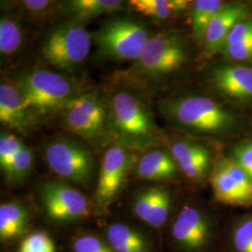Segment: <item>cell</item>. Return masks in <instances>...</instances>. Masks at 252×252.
Here are the masks:
<instances>
[{"label": "cell", "instance_id": "7c38bea8", "mask_svg": "<svg viewBox=\"0 0 252 252\" xmlns=\"http://www.w3.org/2000/svg\"><path fill=\"white\" fill-rule=\"evenodd\" d=\"M171 234L182 251L201 252L211 238L210 222L198 208L184 206L172 225Z\"/></svg>", "mask_w": 252, "mask_h": 252}, {"label": "cell", "instance_id": "d6986e66", "mask_svg": "<svg viewBox=\"0 0 252 252\" xmlns=\"http://www.w3.org/2000/svg\"><path fill=\"white\" fill-rule=\"evenodd\" d=\"M29 227V213L17 202L4 203L0 206V238L10 241L27 233Z\"/></svg>", "mask_w": 252, "mask_h": 252}, {"label": "cell", "instance_id": "5b68a950", "mask_svg": "<svg viewBox=\"0 0 252 252\" xmlns=\"http://www.w3.org/2000/svg\"><path fill=\"white\" fill-rule=\"evenodd\" d=\"M151 36L147 27L137 20L117 17L104 23L94 34V39L101 56L136 61Z\"/></svg>", "mask_w": 252, "mask_h": 252}, {"label": "cell", "instance_id": "277c9868", "mask_svg": "<svg viewBox=\"0 0 252 252\" xmlns=\"http://www.w3.org/2000/svg\"><path fill=\"white\" fill-rule=\"evenodd\" d=\"M92 36L78 20H70L54 27L43 39L41 54L54 67L74 70L90 53Z\"/></svg>", "mask_w": 252, "mask_h": 252}, {"label": "cell", "instance_id": "f546056e", "mask_svg": "<svg viewBox=\"0 0 252 252\" xmlns=\"http://www.w3.org/2000/svg\"><path fill=\"white\" fill-rule=\"evenodd\" d=\"M232 159L252 180V141L237 145L232 152Z\"/></svg>", "mask_w": 252, "mask_h": 252}, {"label": "cell", "instance_id": "cb8c5ba5", "mask_svg": "<svg viewBox=\"0 0 252 252\" xmlns=\"http://www.w3.org/2000/svg\"><path fill=\"white\" fill-rule=\"evenodd\" d=\"M23 43V31L18 22L9 15L0 19V53L9 56L15 54Z\"/></svg>", "mask_w": 252, "mask_h": 252}, {"label": "cell", "instance_id": "4dcf8cb0", "mask_svg": "<svg viewBox=\"0 0 252 252\" xmlns=\"http://www.w3.org/2000/svg\"><path fill=\"white\" fill-rule=\"evenodd\" d=\"M221 51L230 59L236 61H251L252 60V38L242 43L225 45Z\"/></svg>", "mask_w": 252, "mask_h": 252}, {"label": "cell", "instance_id": "2e32d148", "mask_svg": "<svg viewBox=\"0 0 252 252\" xmlns=\"http://www.w3.org/2000/svg\"><path fill=\"white\" fill-rule=\"evenodd\" d=\"M210 79L223 94L234 99L252 100V68L241 65H220L214 68Z\"/></svg>", "mask_w": 252, "mask_h": 252}, {"label": "cell", "instance_id": "484cf974", "mask_svg": "<svg viewBox=\"0 0 252 252\" xmlns=\"http://www.w3.org/2000/svg\"><path fill=\"white\" fill-rule=\"evenodd\" d=\"M234 252H252V216L242 217L234 224L231 234Z\"/></svg>", "mask_w": 252, "mask_h": 252}, {"label": "cell", "instance_id": "d4e9b609", "mask_svg": "<svg viewBox=\"0 0 252 252\" xmlns=\"http://www.w3.org/2000/svg\"><path fill=\"white\" fill-rule=\"evenodd\" d=\"M33 163L34 153L32 149L25 144L4 174L9 182L18 183L27 178L32 169Z\"/></svg>", "mask_w": 252, "mask_h": 252}, {"label": "cell", "instance_id": "6da1fadb", "mask_svg": "<svg viewBox=\"0 0 252 252\" xmlns=\"http://www.w3.org/2000/svg\"><path fill=\"white\" fill-rule=\"evenodd\" d=\"M160 110L172 125L194 134L221 135L237 125L231 111L203 95L189 94L162 100Z\"/></svg>", "mask_w": 252, "mask_h": 252}, {"label": "cell", "instance_id": "603a6c76", "mask_svg": "<svg viewBox=\"0 0 252 252\" xmlns=\"http://www.w3.org/2000/svg\"><path fill=\"white\" fill-rule=\"evenodd\" d=\"M223 6L220 0H197L194 2L191 11V27L199 42L205 40L209 23Z\"/></svg>", "mask_w": 252, "mask_h": 252}, {"label": "cell", "instance_id": "f1b7e54d", "mask_svg": "<svg viewBox=\"0 0 252 252\" xmlns=\"http://www.w3.org/2000/svg\"><path fill=\"white\" fill-rule=\"evenodd\" d=\"M74 252H115L99 237L94 234H84L77 237L73 242Z\"/></svg>", "mask_w": 252, "mask_h": 252}, {"label": "cell", "instance_id": "3957f363", "mask_svg": "<svg viewBox=\"0 0 252 252\" xmlns=\"http://www.w3.org/2000/svg\"><path fill=\"white\" fill-rule=\"evenodd\" d=\"M14 84L35 114L62 111L80 94L69 79L42 68L20 73Z\"/></svg>", "mask_w": 252, "mask_h": 252}, {"label": "cell", "instance_id": "8fae6325", "mask_svg": "<svg viewBox=\"0 0 252 252\" xmlns=\"http://www.w3.org/2000/svg\"><path fill=\"white\" fill-rule=\"evenodd\" d=\"M39 192L47 215L54 220L70 222L91 214L88 199L79 189L63 182H46L41 186Z\"/></svg>", "mask_w": 252, "mask_h": 252}, {"label": "cell", "instance_id": "d6a6232c", "mask_svg": "<svg viewBox=\"0 0 252 252\" xmlns=\"http://www.w3.org/2000/svg\"><path fill=\"white\" fill-rule=\"evenodd\" d=\"M20 5L26 12L33 16H43L53 10L56 3L48 0H25L21 1Z\"/></svg>", "mask_w": 252, "mask_h": 252}, {"label": "cell", "instance_id": "ac0fdd59", "mask_svg": "<svg viewBox=\"0 0 252 252\" xmlns=\"http://www.w3.org/2000/svg\"><path fill=\"white\" fill-rule=\"evenodd\" d=\"M179 169L171 152L152 150L143 154L136 162L135 175L141 180L162 181L175 178Z\"/></svg>", "mask_w": 252, "mask_h": 252}, {"label": "cell", "instance_id": "7a4b0ae2", "mask_svg": "<svg viewBox=\"0 0 252 252\" xmlns=\"http://www.w3.org/2000/svg\"><path fill=\"white\" fill-rule=\"evenodd\" d=\"M109 123L120 144L130 150H143L159 143L160 136L150 108L128 91L116 93L110 107Z\"/></svg>", "mask_w": 252, "mask_h": 252}, {"label": "cell", "instance_id": "4316f807", "mask_svg": "<svg viewBox=\"0 0 252 252\" xmlns=\"http://www.w3.org/2000/svg\"><path fill=\"white\" fill-rule=\"evenodd\" d=\"M25 143L17 135L2 132L0 135V167L3 173L7 171L10 163L14 160Z\"/></svg>", "mask_w": 252, "mask_h": 252}, {"label": "cell", "instance_id": "9a60e30c", "mask_svg": "<svg viewBox=\"0 0 252 252\" xmlns=\"http://www.w3.org/2000/svg\"><path fill=\"white\" fill-rule=\"evenodd\" d=\"M180 169L192 181L204 180L210 167L211 156L204 145L189 140H178L170 151Z\"/></svg>", "mask_w": 252, "mask_h": 252}, {"label": "cell", "instance_id": "ba28073f", "mask_svg": "<svg viewBox=\"0 0 252 252\" xmlns=\"http://www.w3.org/2000/svg\"><path fill=\"white\" fill-rule=\"evenodd\" d=\"M63 126L92 143H99L108 133V118L102 101L94 94H79L61 111Z\"/></svg>", "mask_w": 252, "mask_h": 252}, {"label": "cell", "instance_id": "ffe728a7", "mask_svg": "<svg viewBox=\"0 0 252 252\" xmlns=\"http://www.w3.org/2000/svg\"><path fill=\"white\" fill-rule=\"evenodd\" d=\"M107 239L115 252H151L144 235L125 223H113L107 230Z\"/></svg>", "mask_w": 252, "mask_h": 252}, {"label": "cell", "instance_id": "44dd1931", "mask_svg": "<svg viewBox=\"0 0 252 252\" xmlns=\"http://www.w3.org/2000/svg\"><path fill=\"white\" fill-rule=\"evenodd\" d=\"M63 7L75 20L81 21L123 10L125 3L120 0H72L64 3Z\"/></svg>", "mask_w": 252, "mask_h": 252}, {"label": "cell", "instance_id": "4fadbf2b", "mask_svg": "<svg viewBox=\"0 0 252 252\" xmlns=\"http://www.w3.org/2000/svg\"><path fill=\"white\" fill-rule=\"evenodd\" d=\"M0 122L24 134L36 126L35 112L28 107L14 83L2 81L0 84Z\"/></svg>", "mask_w": 252, "mask_h": 252}, {"label": "cell", "instance_id": "7402d4cb", "mask_svg": "<svg viewBox=\"0 0 252 252\" xmlns=\"http://www.w3.org/2000/svg\"><path fill=\"white\" fill-rule=\"evenodd\" d=\"M128 4L145 16L165 20L189 7L186 0H131Z\"/></svg>", "mask_w": 252, "mask_h": 252}, {"label": "cell", "instance_id": "8992f818", "mask_svg": "<svg viewBox=\"0 0 252 252\" xmlns=\"http://www.w3.org/2000/svg\"><path fill=\"white\" fill-rule=\"evenodd\" d=\"M188 56L187 42L180 33L158 34L151 36L134 68L141 76L160 79L180 69Z\"/></svg>", "mask_w": 252, "mask_h": 252}, {"label": "cell", "instance_id": "e0dca14e", "mask_svg": "<svg viewBox=\"0 0 252 252\" xmlns=\"http://www.w3.org/2000/svg\"><path fill=\"white\" fill-rule=\"evenodd\" d=\"M248 6L244 3L224 5L212 18L205 36V49L208 54L221 51L226 37L232 28L248 13Z\"/></svg>", "mask_w": 252, "mask_h": 252}, {"label": "cell", "instance_id": "9c48e42d", "mask_svg": "<svg viewBox=\"0 0 252 252\" xmlns=\"http://www.w3.org/2000/svg\"><path fill=\"white\" fill-rule=\"evenodd\" d=\"M209 180L220 203L233 207L252 206V180L232 158H220Z\"/></svg>", "mask_w": 252, "mask_h": 252}, {"label": "cell", "instance_id": "1f68e13d", "mask_svg": "<svg viewBox=\"0 0 252 252\" xmlns=\"http://www.w3.org/2000/svg\"><path fill=\"white\" fill-rule=\"evenodd\" d=\"M252 38V21H241L234 26L227 36L224 45L242 43Z\"/></svg>", "mask_w": 252, "mask_h": 252}, {"label": "cell", "instance_id": "30bf717a", "mask_svg": "<svg viewBox=\"0 0 252 252\" xmlns=\"http://www.w3.org/2000/svg\"><path fill=\"white\" fill-rule=\"evenodd\" d=\"M136 160L132 150L120 143L113 145L105 153L95 191L98 207H108L115 200Z\"/></svg>", "mask_w": 252, "mask_h": 252}, {"label": "cell", "instance_id": "5bb4252c", "mask_svg": "<svg viewBox=\"0 0 252 252\" xmlns=\"http://www.w3.org/2000/svg\"><path fill=\"white\" fill-rule=\"evenodd\" d=\"M133 211L143 222L154 228L165 224L172 207L169 190L161 186L141 189L134 198Z\"/></svg>", "mask_w": 252, "mask_h": 252}, {"label": "cell", "instance_id": "52a82bcc", "mask_svg": "<svg viewBox=\"0 0 252 252\" xmlns=\"http://www.w3.org/2000/svg\"><path fill=\"white\" fill-rule=\"evenodd\" d=\"M46 162L63 180L87 186L94 175L95 162L90 150L81 141L62 137L46 147Z\"/></svg>", "mask_w": 252, "mask_h": 252}, {"label": "cell", "instance_id": "83f0119b", "mask_svg": "<svg viewBox=\"0 0 252 252\" xmlns=\"http://www.w3.org/2000/svg\"><path fill=\"white\" fill-rule=\"evenodd\" d=\"M18 252H56L52 237L45 232L37 231L28 234L19 246Z\"/></svg>", "mask_w": 252, "mask_h": 252}]
</instances>
